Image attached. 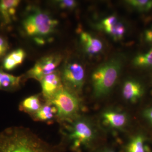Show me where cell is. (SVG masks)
<instances>
[{"instance_id":"cell-10","label":"cell","mask_w":152,"mask_h":152,"mask_svg":"<svg viewBox=\"0 0 152 152\" xmlns=\"http://www.w3.org/2000/svg\"><path fill=\"white\" fill-rule=\"evenodd\" d=\"M143 94V87L139 82L134 80H127L123 85V97L126 100L131 103L136 102Z\"/></svg>"},{"instance_id":"cell-17","label":"cell","mask_w":152,"mask_h":152,"mask_svg":"<svg viewBox=\"0 0 152 152\" xmlns=\"http://www.w3.org/2000/svg\"><path fill=\"white\" fill-rule=\"evenodd\" d=\"M102 29L110 35L115 41L121 39L126 32L125 26L118 20L107 26L102 28Z\"/></svg>"},{"instance_id":"cell-24","label":"cell","mask_w":152,"mask_h":152,"mask_svg":"<svg viewBox=\"0 0 152 152\" xmlns=\"http://www.w3.org/2000/svg\"><path fill=\"white\" fill-rule=\"evenodd\" d=\"M144 116L152 124V107L146 110L144 112Z\"/></svg>"},{"instance_id":"cell-18","label":"cell","mask_w":152,"mask_h":152,"mask_svg":"<svg viewBox=\"0 0 152 152\" xmlns=\"http://www.w3.org/2000/svg\"><path fill=\"white\" fill-rule=\"evenodd\" d=\"M144 141V137L141 135L134 137L127 146V152H148Z\"/></svg>"},{"instance_id":"cell-2","label":"cell","mask_w":152,"mask_h":152,"mask_svg":"<svg viewBox=\"0 0 152 152\" xmlns=\"http://www.w3.org/2000/svg\"><path fill=\"white\" fill-rule=\"evenodd\" d=\"M122 61L114 58L97 68L92 75L93 91L95 96L101 98L110 92L119 75Z\"/></svg>"},{"instance_id":"cell-19","label":"cell","mask_w":152,"mask_h":152,"mask_svg":"<svg viewBox=\"0 0 152 152\" xmlns=\"http://www.w3.org/2000/svg\"><path fill=\"white\" fill-rule=\"evenodd\" d=\"M133 64L140 67L152 68V48L148 53L136 56L133 60Z\"/></svg>"},{"instance_id":"cell-14","label":"cell","mask_w":152,"mask_h":152,"mask_svg":"<svg viewBox=\"0 0 152 152\" xmlns=\"http://www.w3.org/2000/svg\"><path fill=\"white\" fill-rule=\"evenodd\" d=\"M18 0H2L0 1V13L6 23L10 22L15 15L16 8L20 4Z\"/></svg>"},{"instance_id":"cell-6","label":"cell","mask_w":152,"mask_h":152,"mask_svg":"<svg viewBox=\"0 0 152 152\" xmlns=\"http://www.w3.org/2000/svg\"><path fill=\"white\" fill-rule=\"evenodd\" d=\"M85 73L83 66L78 63H68L64 69L61 78L65 88L76 94L80 92L84 83Z\"/></svg>"},{"instance_id":"cell-23","label":"cell","mask_w":152,"mask_h":152,"mask_svg":"<svg viewBox=\"0 0 152 152\" xmlns=\"http://www.w3.org/2000/svg\"><path fill=\"white\" fill-rule=\"evenodd\" d=\"M145 40L149 42H152V27L146 30L145 32Z\"/></svg>"},{"instance_id":"cell-1","label":"cell","mask_w":152,"mask_h":152,"mask_svg":"<svg viewBox=\"0 0 152 152\" xmlns=\"http://www.w3.org/2000/svg\"><path fill=\"white\" fill-rule=\"evenodd\" d=\"M0 152H57L28 129L13 127L0 133Z\"/></svg>"},{"instance_id":"cell-8","label":"cell","mask_w":152,"mask_h":152,"mask_svg":"<svg viewBox=\"0 0 152 152\" xmlns=\"http://www.w3.org/2000/svg\"><path fill=\"white\" fill-rule=\"evenodd\" d=\"M40 82L43 94L46 102L50 100L58 91L64 87L61 76L57 71L45 76Z\"/></svg>"},{"instance_id":"cell-11","label":"cell","mask_w":152,"mask_h":152,"mask_svg":"<svg viewBox=\"0 0 152 152\" xmlns=\"http://www.w3.org/2000/svg\"><path fill=\"white\" fill-rule=\"evenodd\" d=\"M80 39L86 52L88 54H97L103 49V44L99 39L94 37L87 32H82Z\"/></svg>"},{"instance_id":"cell-13","label":"cell","mask_w":152,"mask_h":152,"mask_svg":"<svg viewBox=\"0 0 152 152\" xmlns=\"http://www.w3.org/2000/svg\"><path fill=\"white\" fill-rule=\"evenodd\" d=\"M57 112L56 107L50 103L46 102L33 116L37 121L50 123L54 118H56Z\"/></svg>"},{"instance_id":"cell-5","label":"cell","mask_w":152,"mask_h":152,"mask_svg":"<svg viewBox=\"0 0 152 152\" xmlns=\"http://www.w3.org/2000/svg\"><path fill=\"white\" fill-rule=\"evenodd\" d=\"M71 122L72 124L69 128V138L75 148L86 145L94 140L96 133L89 121L79 117Z\"/></svg>"},{"instance_id":"cell-4","label":"cell","mask_w":152,"mask_h":152,"mask_svg":"<svg viewBox=\"0 0 152 152\" xmlns=\"http://www.w3.org/2000/svg\"><path fill=\"white\" fill-rule=\"evenodd\" d=\"M58 23L46 12L36 9L24 20L23 26L28 35L42 37L53 32Z\"/></svg>"},{"instance_id":"cell-7","label":"cell","mask_w":152,"mask_h":152,"mask_svg":"<svg viewBox=\"0 0 152 152\" xmlns=\"http://www.w3.org/2000/svg\"><path fill=\"white\" fill-rule=\"evenodd\" d=\"M61 60L60 55H51L43 57L28 72L27 76L40 81L45 76L56 72Z\"/></svg>"},{"instance_id":"cell-15","label":"cell","mask_w":152,"mask_h":152,"mask_svg":"<svg viewBox=\"0 0 152 152\" xmlns=\"http://www.w3.org/2000/svg\"><path fill=\"white\" fill-rule=\"evenodd\" d=\"M21 77H16L0 69V90L10 91L20 86Z\"/></svg>"},{"instance_id":"cell-21","label":"cell","mask_w":152,"mask_h":152,"mask_svg":"<svg viewBox=\"0 0 152 152\" xmlns=\"http://www.w3.org/2000/svg\"><path fill=\"white\" fill-rule=\"evenodd\" d=\"M59 5L62 9L72 10L75 8L77 6V3L73 0H63L58 1Z\"/></svg>"},{"instance_id":"cell-25","label":"cell","mask_w":152,"mask_h":152,"mask_svg":"<svg viewBox=\"0 0 152 152\" xmlns=\"http://www.w3.org/2000/svg\"><path fill=\"white\" fill-rule=\"evenodd\" d=\"M115 152L114 151H113V150L111 149H104L102 150V151H101V152Z\"/></svg>"},{"instance_id":"cell-3","label":"cell","mask_w":152,"mask_h":152,"mask_svg":"<svg viewBox=\"0 0 152 152\" xmlns=\"http://www.w3.org/2000/svg\"><path fill=\"white\" fill-rule=\"evenodd\" d=\"M47 102L57 109L56 118L60 121L72 122L79 117L80 101L75 94L63 87Z\"/></svg>"},{"instance_id":"cell-16","label":"cell","mask_w":152,"mask_h":152,"mask_svg":"<svg viewBox=\"0 0 152 152\" xmlns=\"http://www.w3.org/2000/svg\"><path fill=\"white\" fill-rule=\"evenodd\" d=\"M42 104L37 95L31 96L25 99L20 104V110L34 115L40 110Z\"/></svg>"},{"instance_id":"cell-22","label":"cell","mask_w":152,"mask_h":152,"mask_svg":"<svg viewBox=\"0 0 152 152\" xmlns=\"http://www.w3.org/2000/svg\"><path fill=\"white\" fill-rule=\"evenodd\" d=\"M9 48L8 44L5 39L0 36V58L5 54Z\"/></svg>"},{"instance_id":"cell-12","label":"cell","mask_w":152,"mask_h":152,"mask_svg":"<svg viewBox=\"0 0 152 152\" xmlns=\"http://www.w3.org/2000/svg\"><path fill=\"white\" fill-rule=\"evenodd\" d=\"M26 56V52L22 49H17L11 52L4 60V69L7 71L14 69L23 62Z\"/></svg>"},{"instance_id":"cell-20","label":"cell","mask_w":152,"mask_h":152,"mask_svg":"<svg viewBox=\"0 0 152 152\" xmlns=\"http://www.w3.org/2000/svg\"><path fill=\"white\" fill-rule=\"evenodd\" d=\"M126 2L140 12H147L152 8V1L151 0H129Z\"/></svg>"},{"instance_id":"cell-9","label":"cell","mask_w":152,"mask_h":152,"mask_svg":"<svg viewBox=\"0 0 152 152\" xmlns=\"http://www.w3.org/2000/svg\"><path fill=\"white\" fill-rule=\"evenodd\" d=\"M102 119L105 126L117 129L125 127L129 121L126 114L112 110L105 111L102 114Z\"/></svg>"}]
</instances>
